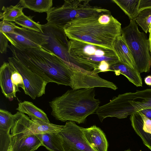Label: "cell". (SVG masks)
<instances>
[{"instance_id":"obj_1","label":"cell","mask_w":151,"mask_h":151,"mask_svg":"<svg viewBox=\"0 0 151 151\" xmlns=\"http://www.w3.org/2000/svg\"><path fill=\"white\" fill-rule=\"evenodd\" d=\"M8 48L13 57L48 83H55L72 88L76 69L54 54L42 47L19 49L11 45Z\"/></svg>"},{"instance_id":"obj_2","label":"cell","mask_w":151,"mask_h":151,"mask_svg":"<svg viewBox=\"0 0 151 151\" xmlns=\"http://www.w3.org/2000/svg\"><path fill=\"white\" fill-rule=\"evenodd\" d=\"M63 29L70 40L113 50L114 41L122 35L121 24L111 13L77 18L67 23Z\"/></svg>"},{"instance_id":"obj_3","label":"cell","mask_w":151,"mask_h":151,"mask_svg":"<svg viewBox=\"0 0 151 151\" xmlns=\"http://www.w3.org/2000/svg\"><path fill=\"white\" fill-rule=\"evenodd\" d=\"M94 88L68 90L49 102L51 115L58 120L83 123L96 112L100 101L95 98Z\"/></svg>"},{"instance_id":"obj_4","label":"cell","mask_w":151,"mask_h":151,"mask_svg":"<svg viewBox=\"0 0 151 151\" xmlns=\"http://www.w3.org/2000/svg\"><path fill=\"white\" fill-rule=\"evenodd\" d=\"M68 53L75 66L95 74L103 62L111 66L119 61L114 50L76 40L69 41Z\"/></svg>"},{"instance_id":"obj_5","label":"cell","mask_w":151,"mask_h":151,"mask_svg":"<svg viewBox=\"0 0 151 151\" xmlns=\"http://www.w3.org/2000/svg\"><path fill=\"white\" fill-rule=\"evenodd\" d=\"M151 108V88L127 92L114 96L109 102L99 106L96 113L101 122L108 117L121 119Z\"/></svg>"},{"instance_id":"obj_6","label":"cell","mask_w":151,"mask_h":151,"mask_svg":"<svg viewBox=\"0 0 151 151\" xmlns=\"http://www.w3.org/2000/svg\"><path fill=\"white\" fill-rule=\"evenodd\" d=\"M89 0H64L61 6L51 7L47 12V23L63 28L68 22L77 18L111 13L108 10L91 5Z\"/></svg>"},{"instance_id":"obj_7","label":"cell","mask_w":151,"mask_h":151,"mask_svg":"<svg viewBox=\"0 0 151 151\" xmlns=\"http://www.w3.org/2000/svg\"><path fill=\"white\" fill-rule=\"evenodd\" d=\"M122 35L130 50L140 73L149 72L151 67L149 41L145 34L138 29L135 20H130L129 24L122 29Z\"/></svg>"},{"instance_id":"obj_8","label":"cell","mask_w":151,"mask_h":151,"mask_svg":"<svg viewBox=\"0 0 151 151\" xmlns=\"http://www.w3.org/2000/svg\"><path fill=\"white\" fill-rule=\"evenodd\" d=\"M43 32L47 37V44L42 47L63 60L71 67L80 69L72 63L68 53V42L63 28L48 23L42 25Z\"/></svg>"},{"instance_id":"obj_9","label":"cell","mask_w":151,"mask_h":151,"mask_svg":"<svg viewBox=\"0 0 151 151\" xmlns=\"http://www.w3.org/2000/svg\"><path fill=\"white\" fill-rule=\"evenodd\" d=\"M8 61L21 75L25 88L24 92L26 94L35 99L45 94L46 87L48 83L47 81L14 57H9Z\"/></svg>"},{"instance_id":"obj_10","label":"cell","mask_w":151,"mask_h":151,"mask_svg":"<svg viewBox=\"0 0 151 151\" xmlns=\"http://www.w3.org/2000/svg\"><path fill=\"white\" fill-rule=\"evenodd\" d=\"M83 128L74 122H66L58 132L64 151H95L86 140Z\"/></svg>"},{"instance_id":"obj_11","label":"cell","mask_w":151,"mask_h":151,"mask_svg":"<svg viewBox=\"0 0 151 151\" xmlns=\"http://www.w3.org/2000/svg\"><path fill=\"white\" fill-rule=\"evenodd\" d=\"M4 34L11 45L19 49L40 48L47 44L43 32L23 27H18L12 34Z\"/></svg>"},{"instance_id":"obj_12","label":"cell","mask_w":151,"mask_h":151,"mask_svg":"<svg viewBox=\"0 0 151 151\" xmlns=\"http://www.w3.org/2000/svg\"><path fill=\"white\" fill-rule=\"evenodd\" d=\"M131 125L143 144L151 150V120L141 111L130 116Z\"/></svg>"},{"instance_id":"obj_13","label":"cell","mask_w":151,"mask_h":151,"mask_svg":"<svg viewBox=\"0 0 151 151\" xmlns=\"http://www.w3.org/2000/svg\"><path fill=\"white\" fill-rule=\"evenodd\" d=\"M14 70L9 63L4 62L0 68V85L2 93L7 98L12 100L16 97V93L20 92L19 88L12 83V75Z\"/></svg>"},{"instance_id":"obj_14","label":"cell","mask_w":151,"mask_h":151,"mask_svg":"<svg viewBox=\"0 0 151 151\" xmlns=\"http://www.w3.org/2000/svg\"><path fill=\"white\" fill-rule=\"evenodd\" d=\"M86 139L95 151H108V143L103 131L96 125L87 128L83 127Z\"/></svg>"},{"instance_id":"obj_15","label":"cell","mask_w":151,"mask_h":151,"mask_svg":"<svg viewBox=\"0 0 151 151\" xmlns=\"http://www.w3.org/2000/svg\"><path fill=\"white\" fill-rule=\"evenodd\" d=\"M113 48L120 62L137 70L131 52L122 35L118 37L115 40Z\"/></svg>"},{"instance_id":"obj_16","label":"cell","mask_w":151,"mask_h":151,"mask_svg":"<svg viewBox=\"0 0 151 151\" xmlns=\"http://www.w3.org/2000/svg\"><path fill=\"white\" fill-rule=\"evenodd\" d=\"M110 69V71L114 72L116 76L120 74L124 75L136 86H142V78L137 70L133 69L120 61L111 66Z\"/></svg>"},{"instance_id":"obj_17","label":"cell","mask_w":151,"mask_h":151,"mask_svg":"<svg viewBox=\"0 0 151 151\" xmlns=\"http://www.w3.org/2000/svg\"><path fill=\"white\" fill-rule=\"evenodd\" d=\"M11 142L13 151H35L42 146L39 134H34Z\"/></svg>"},{"instance_id":"obj_18","label":"cell","mask_w":151,"mask_h":151,"mask_svg":"<svg viewBox=\"0 0 151 151\" xmlns=\"http://www.w3.org/2000/svg\"><path fill=\"white\" fill-rule=\"evenodd\" d=\"M16 109L18 111L28 115L31 119H38L50 122L46 114L32 102L24 101L19 102Z\"/></svg>"},{"instance_id":"obj_19","label":"cell","mask_w":151,"mask_h":151,"mask_svg":"<svg viewBox=\"0 0 151 151\" xmlns=\"http://www.w3.org/2000/svg\"><path fill=\"white\" fill-rule=\"evenodd\" d=\"M32 122L30 129L35 134L60 132L64 126L55 124L38 119H31Z\"/></svg>"},{"instance_id":"obj_20","label":"cell","mask_w":151,"mask_h":151,"mask_svg":"<svg viewBox=\"0 0 151 151\" xmlns=\"http://www.w3.org/2000/svg\"><path fill=\"white\" fill-rule=\"evenodd\" d=\"M42 146L50 151H64L58 132L39 134Z\"/></svg>"},{"instance_id":"obj_21","label":"cell","mask_w":151,"mask_h":151,"mask_svg":"<svg viewBox=\"0 0 151 151\" xmlns=\"http://www.w3.org/2000/svg\"><path fill=\"white\" fill-rule=\"evenodd\" d=\"M129 17L130 20H135L139 13L140 0H113Z\"/></svg>"},{"instance_id":"obj_22","label":"cell","mask_w":151,"mask_h":151,"mask_svg":"<svg viewBox=\"0 0 151 151\" xmlns=\"http://www.w3.org/2000/svg\"><path fill=\"white\" fill-rule=\"evenodd\" d=\"M18 3L23 8L39 13H47L53 4L52 0H21Z\"/></svg>"},{"instance_id":"obj_23","label":"cell","mask_w":151,"mask_h":151,"mask_svg":"<svg viewBox=\"0 0 151 151\" xmlns=\"http://www.w3.org/2000/svg\"><path fill=\"white\" fill-rule=\"evenodd\" d=\"M23 8L19 3L15 6L10 5L6 7L3 6L2 10L3 12H0V19L2 20L14 22L23 13Z\"/></svg>"},{"instance_id":"obj_24","label":"cell","mask_w":151,"mask_h":151,"mask_svg":"<svg viewBox=\"0 0 151 151\" xmlns=\"http://www.w3.org/2000/svg\"><path fill=\"white\" fill-rule=\"evenodd\" d=\"M33 17L27 16L23 13L14 22L22 27L43 32L42 25L35 22L32 19Z\"/></svg>"},{"instance_id":"obj_25","label":"cell","mask_w":151,"mask_h":151,"mask_svg":"<svg viewBox=\"0 0 151 151\" xmlns=\"http://www.w3.org/2000/svg\"><path fill=\"white\" fill-rule=\"evenodd\" d=\"M135 21L143 30L147 33L151 25V8L145 9L140 12Z\"/></svg>"},{"instance_id":"obj_26","label":"cell","mask_w":151,"mask_h":151,"mask_svg":"<svg viewBox=\"0 0 151 151\" xmlns=\"http://www.w3.org/2000/svg\"><path fill=\"white\" fill-rule=\"evenodd\" d=\"M14 115L6 110L0 109V131L10 132L12 125Z\"/></svg>"},{"instance_id":"obj_27","label":"cell","mask_w":151,"mask_h":151,"mask_svg":"<svg viewBox=\"0 0 151 151\" xmlns=\"http://www.w3.org/2000/svg\"><path fill=\"white\" fill-rule=\"evenodd\" d=\"M0 151H13L9 132L0 131Z\"/></svg>"},{"instance_id":"obj_28","label":"cell","mask_w":151,"mask_h":151,"mask_svg":"<svg viewBox=\"0 0 151 151\" xmlns=\"http://www.w3.org/2000/svg\"><path fill=\"white\" fill-rule=\"evenodd\" d=\"M19 26L12 22L2 20L0 22V31L4 34H12Z\"/></svg>"},{"instance_id":"obj_29","label":"cell","mask_w":151,"mask_h":151,"mask_svg":"<svg viewBox=\"0 0 151 151\" xmlns=\"http://www.w3.org/2000/svg\"><path fill=\"white\" fill-rule=\"evenodd\" d=\"M11 78L14 85L17 88H21L24 91L25 88L23 78L21 74L14 68Z\"/></svg>"},{"instance_id":"obj_30","label":"cell","mask_w":151,"mask_h":151,"mask_svg":"<svg viewBox=\"0 0 151 151\" xmlns=\"http://www.w3.org/2000/svg\"><path fill=\"white\" fill-rule=\"evenodd\" d=\"M0 52L2 54H5L7 52V48L9 47V41L5 34L0 31Z\"/></svg>"},{"instance_id":"obj_31","label":"cell","mask_w":151,"mask_h":151,"mask_svg":"<svg viewBox=\"0 0 151 151\" xmlns=\"http://www.w3.org/2000/svg\"><path fill=\"white\" fill-rule=\"evenodd\" d=\"M148 8H151V0H140L139 12Z\"/></svg>"},{"instance_id":"obj_32","label":"cell","mask_w":151,"mask_h":151,"mask_svg":"<svg viewBox=\"0 0 151 151\" xmlns=\"http://www.w3.org/2000/svg\"><path fill=\"white\" fill-rule=\"evenodd\" d=\"M140 111L145 116L151 120V108L144 109Z\"/></svg>"},{"instance_id":"obj_33","label":"cell","mask_w":151,"mask_h":151,"mask_svg":"<svg viewBox=\"0 0 151 151\" xmlns=\"http://www.w3.org/2000/svg\"><path fill=\"white\" fill-rule=\"evenodd\" d=\"M144 81L147 85L151 86V75L146 76L144 78Z\"/></svg>"},{"instance_id":"obj_34","label":"cell","mask_w":151,"mask_h":151,"mask_svg":"<svg viewBox=\"0 0 151 151\" xmlns=\"http://www.w3.org/2000/svg\"><path fill=\"white\" fill-rule=\"evenodd\" d=\"M149 36L148 40L149 41V49L151 54V25L149 28Z\"/></svg>"},{"instance_id":"obj_35","label":"cell","mask_w":151,"mask_h":151,"mask_svg":"<svg viewBox=\"0 0 151 151\" xmlns=\"http://www.w3.org/2000/svg\"><path fill=\"white\" fill-rule=\"evenodd\" d=\"M124 151H132L128 149L126 150H125Z\"/></svg>"}]
</instances>
